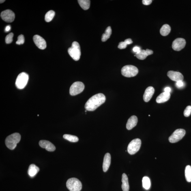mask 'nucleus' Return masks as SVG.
Listing matches in <instances>:
<instances>
[{
  "instance_id": "obj_1",
  "label": "nucleus",
  "mask_w": 191,
  "mask_h": 191,
  "mask_svg": "<svg viewBox=\"0 0 191 191\" xmlns=\"http://www.w3.org/2000/svg\"><path fill=\"white\" fill-rule=\"evenodd\" d=\"M106 97L101 93H98L91 97L85 104V108L87 111H93L105 102Z\"/></svg>"
},
{
  "instance_id": "obj_2",
  "label": "nucleus",
  "mask_w": 191,
  "mask_h": 191,
  "mask_svg": "<svg viewBox=\"0 0 191 191\" xmlns=\"http://www.w3.org/2000/svg\"><path fill=\"white\" fill-rule=\"evenodd\" d=\"M21 138V136L19 133H15L7 137L5 140V145L9 149H14L17 144L20 142Z\"/></svg>"
},
{
  "instance_id": "obj_3",
  "label": "nucleus",
  "mask_w": 191,
  "mask_h": 191,
  "mask_svg": "<svg viewBox=\"0 0 191 191\" xmlns=\"http://www.w3.org/2000/svg\"><path fill=\"white\" fill-rule=\"evenodd\" d=\"M68 54L74 60L78 61L80 59L81 55V49L79 44L77 42H74L72 46L68 50Z\"/></svg>"
},
{
  "instance_id": "obj_4",
  "label": "nucleus",
  "mask_w": 191,
  "mask_h": 191,
  "mask_svg": "<svg viewBox=\"0 0 191 191\" xmlns=\"http://www.w3.org/2000/svg\"><path fill=\"white\" fill-rule=\"evenodd\" d=\"M66 186L70 191H80L82 190V185L79 180L75 178H72L67 180Z\"/></svg>"
},
{
  "instance_id": "obj_5",
  "label": "nucleus",
  "mask_w": 191,
  "mask_h": 191,
  "mask_svg": "<svg viewBox=\"0 0 191 191\" xmlns=\"http://www.w3.org/2000/svg\"><path fill=\"white\" fill-rule=\"evenodd\" d=\"M121 74L123 76L130 78L135 76L138 73V69L134 65H129L123 67L121 70Z\"/></svg>"
},
{
  "instance_id": "obj_6",
  "label": "nucleus",
  "mask_w": 191,
  "mask_h": 191,
  "mask_svg": "<svg viewBox=\"0 0 191 191\" xmlns=\"http://www.w3.org/2000/svg\"><path fill=\"white\" fill-rule=\"evenodd\" d=\"M29 76L25 72L21 73L17 78L15 85L18 89H22L25 87L29 81Z\"/></svg>"
},
{
  "instance_id": "obj_7",
  "label": "nucleus",
  "mask_w": 191,
  "mask_h": 191,
  "mask_svg": "<svg viewBox=\"0 0 191 191\" xmlns=\"http://www.w3.org/2000/svg\"><path fill=\"white\" fill-rule=\"evenodd\" d=\"M141 145V141L139 138H136L132 140L127 147V151L129 154L134 155L137 153Z\"/></svg>"
},
{
  "instance_id": "obj_8",
  "label": "nucleus",
  "mask_w": 191,
  "mask_h": 191,
  "mask_svg": "<svg viewBox=\"0 0 191 191\" xmlns=\"http://www.w3.org/2000/svg\"><path fill=\"white\" fill-rule=\"evenodd\" d=\"M185 131L183 129H178L173 132L169 138V141L171 143H175L182 139L185 134Z\"/></svg>"
},
{
  "instance_id": "obj_9",
  "label": "nucleus",
  "mask_w": 191,
  "mask_h": 191,
  "mask_svg": "<svg viewBox=\"0 0 191 191\" xmlns=\"http://www.w3.org/2000/svg\"><path fill=\"white\" fill-rule=\"evenodd\" d=\"M85 88L84 84L82 82H75L71 85L70 93L71 95H76L83 92Z\"/></svg>"
},
{
  "instance_id": "obj_10",
  "label": "nucleus",
  "mask_w": 191,
  "mask_h": 191,
  "mask_svg": "<svg viewBox=\"0 0 191 191\" xmlns=\"http://www.w3.org/2000/svg\"><path fill=\"white\" fill-rule=\"evenodd\" d=\"M1 18L4 21L11 23L14 21L15 18V14L12 11L10 10H6L1 13Z\"/></svg>"
},
{
  "instance_id": "obj_11",
  "label": "nucleus",
  "mask_w": 191,
  "mask_h": 191,
  "mask_svg": "<svg viewBox=\"0 0 191 191\" xmlns=\"http://www.w3.org/2000/svg\"><path fill=\"white\" fill-rule=\"evenodd\" d=\"M186 41L182 38H178L173 41L172 44V48L176 51H179L185 47Z\"/></svg>"
},
{
  "instance_id": "obj_12",
  "label": "nucleus",
  "mask_w": 191,
  "mask_h": 191,
  "mask_svg": "<svg viewBox=\"0 0 191 191\" xmlns=\"http://www.w3.org/2000/svg\"><path fill=\"white\" fill-rule=\"evenodd\" d=\"M33 39L35 45L39 49L44 50L46 48V41L40 35H34Z\"/></svg>"
},
{
  "instance_id": "obj_13",
  "label": "nucleus",
  "mask_w": 191,
  "mask_h": 191,
  "mask_svg": "<svg viewBox=\"0 0 191 191\" xmlns=\"http://www.w3.org/2000/svg\"><path fill=\"white\" fill-rule=\"evenodd\" d=\"M167 75L168 77L173 81L176 82L183 81L184 79V76L181 73L176 72V71H168Z\"/></svg>"
},
{
  "instance_id": "obj_14",
  "label": "nucleus",
  "mask_w": 191,
  "mask_h": 191,
  "mask_svg": "<svg viewBox=\"0 0 191 191\" xmlns=\"http://www.w3.org/2000/svg\"><path fill=\"white\" fill-rule=\"evenodd\" d=\"M39 145L40 147L46 149L48 151H53L55 150V145L48 140H41L39 142Z\"/></svg>"
},
{
  "instance_id": "obj_15",
  "label": "nucleus",
  "mask_w": 191,
  "mask_h": 191,
  "mask_svg": "<svg viewBox=\"0 0 191 191\" xmlns=\"http://www.w3.org/2000/svg\"><path fill=\"white\" fill-rule=\"evenodd\" d=\"M155 90L152 87H149L146 89L143 95V100L145 102H149L154 94Z\"/></svg>"
},
{
  "instance_id": "obj_16",
  "label": "nucleus",
  "mask_w": 191,
  "mask_h": 191,
  "mask_svg": "<svg viewBox=\"0 0 191 191\" xmlns=\"http://www.w3.org/2000/svg\"><path fill=\"white\" fill-rule=\"evenodd\" d=\"M153 54V51L152 50L147 49L146 50H141L139 53L136 54L135 55L138 59L144 60L148 56Z\"/></svg>"
},
{
  "instance_id": "obj_17",
  "label": "nucleus",
  "mask_w": 191,
  "mask_h": 191,
  "mask_svg": "<svg viewBox=\"0 0 191 191\" xmlns=\"http://www.w3.org/2000/svg\"><path fill=\"white\" fill-rule=\"evenodd\" d=\"M111 163V156L109 153H106L104 155L103 164V171L106 172L108 171Z\"/></svg>"
},
{
  "instance_id": "obj_18",
  "label": "nucleus",
  "mask_w": 191,
  "mask_h": 191,
  "mask_svg": "<svg viewBox=\"0 0 191 191\" xmlns=\"http://www.w3.org/2000/svg\"><path fill=\"white\" fill-rule=\"evenodd\" d=\"M138 122V118L136 116L133 115L129 118L127 121L126 127L128 130H131L136 126Z\"/></svg>"
},
{
  "instance_id": "obj_19",
  "label": "nucleus",
  "mask_w": 191,
  "mask_h": 191,
  "mask_svg": "<svg viewBox=\"0 0 191 191\" xmlns=\"http://www.w3.org/2000/svg\"><path fill=\"white\" fill-rule=\"evenodd\" d=\"M170 97V93L164 92L159 95L156 99V102L158 104L162 103L167 101L169 100Z\"/></svg>"
},
{
  "instance_id": "obj_20",
  "label": "nucleus",
  "mask_w": 191,
  "mask_h": 191,
  "mask_svg": "<svg viewBox=\"0 0 191 191\" xmlns=\"http://www.w3.org/2000/svg\"><path fill=\"white\" fill-rule=\"evenodd\" d=\"M121 181L122 182L121 188L123 191H129L130 187H129L128 177L126 174H123Z\"/></svg>"
},
{
  "instance_id": "obj_21",
  "label": "nucleus",
  "mask_w": 191,
  "mask_h": 191,
  "mask_svg": "<svg viewBox=\"0 0 191 191\" xmlns=\"http://www.w3.org/2000/svg\"><path fill=\"white\" fill-rule=\"evenodd\" d=\"M39 171V168L35 164H32L29 166L28 173L30 176L32 177L36 175Z\"/></svg>"
},
{
  "instance_id": "obj_22",
  "label": "nucleus",
  "mask_w": 191,
  "mask_h": 191,
  "mask_svg": "<svg viewBox=\"0 0 191 191\" xmlns=\"http://www.w3.org/2000/svg\"><path fill=\"white\" fill-rule=\"evenodd\" d=\"M171 28L168 24H165L163 26L160 30V34L163 36L167 35L171 31Z\"/></svg>"
},
{
  "instance_id": "obj_23",
  "label": "nucleus",
  "mask_w": 191,
  "mask_h": 191,
  "mask_svg": "<svg viewBox=\"0 0 191 191\" xmlns=\"http://www.w3.org/2000/svg\"><path fill=\"white\" fill-rule=\"evenodd\" d=\"M112 33V30L111 27L109 26L107 28L105 32L103 34L102 37V41L103 42H106L109 38L110 35Z\"/></svg>"
},
{
  "instance_id": "obj_24",
  "label": "nucleus",
  "mask_w": 191,
  "mask_h": 191,
  "mask_svg": "<svg viewBox=\"0 0 191 191\" xmlns=\"http://www.w3.org/2000/svg\"><path fill=\"white\" fill-rule=\"evenodd\" d=\"M78 1L80 6L84 10H87L90 8V1L89 0H79Z\"/></svg>"
},
{
  "instance_id": "obj_25",
  "label": "nucleus",
  "mask_w": 191,
  "mask_h": 191,
  "mask_svg": "<svg viewBox=\"0 0 191 191\" xmlns=\"http://www.w3.org/2000/svg\"><path fill=\"white\" fill-rule=\"evenodd\" d=\"M142 184L144 188L146 190H148L150 188L151 183L150 179L149 177H144L142 179Z\"/></svg>"
},
{
  "instance_id": "obj_26",
  "label": "nucleus",
  "mask_w": 191,
  "mask_h": 191,
  "mask_svg": "<svg viewBox=\"0 0 191 191\" xmlns=\"http://www.w3.org/2000/svg\"><path fill=\"white\" fill-rule=\"evenodd\" d=\"M185 177L188 182H191V166L188 165L185 167Z\"/></svg>"
},
{
  "instance_id": "obj_27",
  "label": "nucleus",
  "mask_w": 191,
  "mask_h": 191,
  "mask_svg": "<svg viewBox=\"0 0 191 191\" xmlns=\"http://www.w3.org/2000/svg\"><path fill=\"white\" fill-rule=\"evenodd\" d=\"M63 137L64 139L72 142H76L79 140L77 137L71 134H65L63 135Z\"/></svg>"
},
{
  "instance_id": "obj_28",
  "label": "nucleus",
  "mask_w": 191,
  "mask_h": 191,
  "mask_svg": "<svg viewBox=\"0 0 191 191\" xmlns=\"http://www.w3.org/2000/svg\"><path fill=\"white\" fill-rule=\"evenodd\" d=\"M55 15V12L53 10H50L46 13L45 20L46 22H50L53 19Z\"/></svg>"
},
{
  "instance_id": "obj_29",
  "label": "nucleus",
  "mask_w": 191,
  "mask_h": 191,
  "mask_svg": "<svg viewBox=\"0 0 191 191\" xmlns=\"http://www.w3.org/2000/svg\"><path fill=\"white\" fill-rule=\"evenodd\" d=\"M13 36H14V34L12 33H9L5 37V40L7 44H10L12 42Z\"/></svg>"
},
{
  "instance_id": "obj_30",
  "label": "nucleus",
  "mask_w": 191,
  "mask_h": 191,
  "mask_svg": "<svg viewBox=\"0 0 191 191\" xmlns=\"http://www.w3.org/2000/svg\"><path fill=\"white\" fill-rule=\"evenodd\" d=\"M25 43V38L23 35H20L18 36V40L16 42V44L18 45L23 44Z\"/></svg>"
},
{
  "instance_id": "obj_31",
  "label": "nucleus",
  "mask_w": 191,
  "mask_h": 191,
  "mask_svg": "<svg viewBox=\"0 0 191 191\" xmlns=\"http://www.w3.org/2000/svg\"><path fill=\"white\" fill-rule=\"evenodd\" d=\"M191 113V106H189L187 107L184 112V115L185 117H188Z\"/></svg>"
},
{
  "instance_id": "obj_32",
  "label": "nucleus",
  "mask_w": 191,
  "mask_h": 191,
  "mask_svg": "<svg viewBox=\"0 0 191 191\" xmlns=\"http://www.w3.org/2000/svg\"><path fill=\"white\" fill-rule=\"evenodd\" d=\"M127 44L125 42H121L119 43L118 48L120 49H125L126 48Z\"/></svg>"
},
{
  "instance_id": "obj_33",
  "label": "nucleus",
  "mask_w": 191,
  "mask_h": 191,
  "mask_svg": "<svg viewBox=\"0 0 191 191\" xmlns=\"http://www.w3.org/2000/svg\"><path fill=\"white\" fill-rule=\"evenodd\" d=\"M176 85L177 87L179 88L183 87H184V82H183V81H181L176 82Z\"/></svg>"
},
{
  "instance_id": "obj_34",
  "label": "nucleus",
  "mask_w": 191,
  "mask_h": 191,
  "mask_svg": "<svg viewBox=\"0 0 191 191\" xmlns=\"http://www.w3.org/2000/svg\"><path fill=\"white\" fill-rule=\"evenodd\" d=\"M141 50L140 49V48L139 47L137 46H135L133 48V51L134 52H136V54L139 53Z\"/></svg>"
},
{
  "instance_id": "obj_35",
  "label": "nucleus",
  "mask_w": 191,
  "mask_h": 191,
  "mask_svg": "<svg viewBox=\"0 0 191 191\" xmlns=\"http://www.w3.org/2000/svg\"><path fill=\"white\" fill-rule=\"evenodd\" d=\"M152 1L151 0H143L142 1V3L145 5H149L152 3Z\"/></svg>"
},
{
  "instance_id": "obj_36",
  "label": "nucleus",
  "mask_w": 191,
  "mask_h": 191,
  "mask_svg": "<svg viewBox=\"0 0 191 191\" xmlns=\"http://www.w3.org/2000/svg\"><path fill=\"white\" fill-rule=\"evenodd\" d=\"M124 42L126 43L127 45L131 44H132L133 43L131 39L130 38L126 39V40L124 41Z\"/></svg>"
},
{
  "instance_id": "obj_37",
  "label": "nucleus",
  "mask_w": 191,
  "mask_h": 191,
  "mask_svg": "<svg viewBox=\"0 0 191 191\" xmlns=\"http://www.w3.org/2000/svg\"><path fill=\"white\" fill-rule=\"evenodd\" d=\"M11 26L10 25H8L6 26L5 29V32H7L9 31H10Z\"/></svg>"
},
{
  "instance_id": "obj_38",
  "label": "nucleus",
  "mask_w": 191,
  "mask_h": 191,
  "mask_svg": "<svg viewBox=\"0 0 191 191\" xmlns=\"http://www.w3.org/2000/svg\"><path fill=\"white\" fill-rule=\"evenodd\" d=\"M171 91V89L169 87H166L164 89V91L165 92L170 93Z\"/></svg>"
},
{
  "instance_id": "obj_39",
  "label": "nucleus",
  "mask_w": 191,
  "mask_h": 191,
  "mask_svg": "<svg viewBox=\"0 0 191 191\" xmlns=\"http://www.w3.org/2000/svg\"><path fill=\"white\" fill-rule=\"evenodd\" d=\"M5 1H4V0H3V1H2V0H1V1H1V2H1V3H2L4 2Z\"/></svg>"
}]
</instances>
